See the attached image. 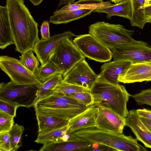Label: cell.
Instances as JSON below:
<instances>
[{
  "mask_svg": "<svg viewBox=\"0 0 151 151\" xmlns=\"http://www.w3.org/2000/svg\"><path fill=\"white\" fill-rule=\"evenodd\" d=\"M93 12L104 13L107 14L106 17L109 19L114 16L122 17L130 21L132 15V9L131 0H124L114 6L99 9H96Z\"/></svg>",
  "mask_w": 151,
  "mask_h": 151,
  "instance_id": "7402d4cb",
  "label": "cell"
},
{
  "mask_svg": "<svg viewBox=\"0 0 151 151\" xmlns=\"http://www.w3.org/2000/svg\"><path fill=\"white\" fill-rule=\"evenodd\" d=\"M38 134L45 133L68 125L70 120L52 116L36 113Z\"/></svg>",
  "mask_w": 151,
  "mask_h": 151,
  "instance_id": "ffe728a7",
  "label": "cell"
},
{
  "mask_svg": "<svg viewBox=\"0 0 151 151\" xmlns=\"http://www.w3.org/2000/svg\"><path fill=\"white\" fill-rule=\"evenodd\" d=\"M14 117L0 111V133L8 132L14 122Z\"/></svg>",
  "mask_w": 151,
  "mask_h": 151,
  "instance_id": "1f68e13d",
  "label": "cell"
},
{
  "mask_svg": "<svg viewBox=\"0 0 151 151\" xmlns=\"http://www.w3.org/2000/svg\"><path fill=\"white\" fill-rule=\"evenodd\" d=\"M88 151H116L114 148L106 145L96 143L93 144Z\"/></svg>",
  "mask_w": 151,
  "mask_h": 151,
  "instance_id": "8d00e7d4",
  "label": "cell"
},
{
  "mask_svg": "<svg viewBox=\"0 0 151 151\" xmlns=\"http://www.w3.org/2000/svg\"><path fill=\"white\" fill-rule=\"evenodd\" d=\"M89 33L107 47L130 43L134 40L132 36L134 31L125 28L120 24H111L104 21L97 22L89 27Z\"/></svg>",
  "mask_w": 151,
  "mask_h": 151,
  "instance_id": "5b68a950",
  "label": "cell"
},
{
  "mask_svg": "<svg viewBox=\"0 0 151 151\" xmlns=\"http://www.w3.org/2000/svg\"><path fill=\"white\" fill-rule=\"evenodd\" d=\"M98 111V106L93 104L86 110L70 120L67 134L96 127Z\"/></svg>",
  "mask_w": 151,
  "mask_h": 151,
  "instance_id": "ac0fdd59",
  "label": "cell"
},
{
  "mask_svg": "<svg viewBox=\"0 0 151 151\" xmlns=\"http://www.w3.org/2000/svg\"><path fill=\"white\" fill-rule=\"evenodd\" d=\"M97 76L84 59L63 76L62 81L90 90L96 80Z\"/></svg>",
  "mask_w": 151,
  "mask_h": 151,
  "instance_id": "8fae6325",
  "label": "cell"
},
{
  "mask_svg": "<svg viewBox=\"0 0 151 151\" xmlns=\"http://www.w3.org/2000/svg\"><path fill=\"white\" fill-rule=\"evenodd\" d=\"M62 72L52 62L49 60L45 64L38 67L35 74L37 79L43 83L52 76Z\"/></svg>",
  "mask_w": 151,
  "mask_h": 151,
  "instance_id": "4316f807",
  "label": "cell"
},
{
  "mask_svg": "<svg viewBox=\"0 0 151 151\" xmlns=\"http://www.w3.org/2000/svg\"><path fill=\"white\" fill-rule=\"evenodd\" d=\"M73 42L84 56L90 59L106 62L112 58V52L110 49L89 33L76 36Z\"/></svg>",
  "mask_w": 151,
  "mask_h": 151,
  "instance_id": "9c48e42d",
  "label": "cell"
},
{
  "mask_svg": "<svg viewBox=\"0 0 151 151\" xmlns=\"http://www.w3.org/2000/svg\"><path fill=\"white\" fill-rule=\"evenodd\" d=\"M8 132L0 133V151H11L9 136Z\"/></svg>",
  "mask_w": 151,
  "mask_h": 151,
  "instance_id": "e575fe53",
  "label": "cell"
},
{
  "mask_svg": "<svg viewBox=\"0 0 151 151\" xmlns=\"http://www.w3.org/2000/svg\"><path fill=\"white\" fill-rule=\"evenodd\" d=\"M114 61L128 60L132 64L151 62V46L134 40L131 43L117 46L112 49Z\"/></svg>",
  "mask_w": 151,
  "mask_h": 151,
  "instance_id": "ba28073f",
  "label": "cell"
},
{
  "mask_svg": "<svg viewBox=\"0 0 151 151\" xmlns=\"http://www.w3.org/2000/svg\"><path fill=\"white\" fill-rule=\"evenodd\" d=\"M91 106L86 105L64 94L55 92L37 101L34 106L36 113L69 120L85 111Z\"/></svg>",
  "mask_w": 151,
  "mask_h": 151,
  "instance_id": "3957f363",
  "label": "cell"
},
{
  "mask_svg": "<svg viewBox=\"0 0 151 151\" xmlns=\"http://www.w3.org/2000/svg\"><path fill=\"white\" fill-rule=\"evenodd\" d=\"M148 22L151 24V19H149L148 20Z\"/></svg>",
  "mask_w": 151,
  "mask_h": 151,
  "instance_id": "f6af8a7d",
  "label": "cell"
},
{
  "mask_svg": "<svg viewBox=\"0 0 151 151\" xmlns=\"http://www.w3.org/2000/svg\"><path fill=\"white\" fill-rule=\"evenodd\" d=\"M125 124L131 129L138 140L151 149V132L142 122L136 110L130 111L125 118Z\"/></svg>",
  "mask_w": 151,
  "mask_h": 151,
  "instance_id": "e0dca14e",
  "label": "cell"
},
{
  "mask_svg": "<svg viewBox=\"0 0 151 151\" xmlns=\"http://www.w3.org/2000/svg\"><path fill=\"white\" fill-rule=\"evenodd\" d=\"M132 15L130 21L132 26L137 27L142 29L145 24L148 22L145 14V0H131Z\"/></svg>",
  "mask_w": 151,
  "mask_h": 151,
  "instance_id": "cb8c5ba5",
  "label": "cell"
},
{
  "mask_svg": "<svg viewBox=\"0 0 151 151\" xmlns=\"http://www.w3.org/2000/svg\"><path fill=\"white\" fill-rule=\"evenodd\" d=\"M125 118L106 108L98 106L96 120L97 128L116 134L123 133Z\"/></svg>",
  "mask_w": 151,
  "mask_h": 151,
  "instance_id": "7c38bea8",
  "label": "cell"
},
{
  "mask_svg": "<svg viewBox=\"0 0 151 151\" xmlns=\"http://www.w3.org/2000/svg\"><path fill=\"white\" fill-rule=\"evenodd\" d=\"M93 11L91 9H79L64 14H53L50 17L49 22L55 24H66L89 15Z\"/></svg>",
  "mask_w": 151,
  "mask_h": 151,
  "instance_id": "603a6c76",
  "label": "cell"
},
{
  "mask_svg": "<svg viewBox=\"0 0 151 151\" xmlns=\"http://www.w3.org/2000/svg\"><path fill=\"white\" fill-rule=\"evenodd\" d=\"M90 91L83 87L63 82L62 81L57 86L54 92L65 95L80 92Z\"/></svg>",
  "mask_w": 151,
  "mask_h": 151,
  "instance_id": "f546056e",
  "label": "cell"
},
{
  "mask_svg": "<svg viewBox=\"0 0 151 151\" xmlns=\"http://www.w3.org/2000/svg\"><path fill=\"white\" fill-rule=\"evenodd\" d=\"M0 67L14 83L19 84L42 83L34 74L21 63L19 60L14 58L1 56Z\"/></svg>",
  "mask_w": 151,
  "mask_h": 151,
  "instance_id": "30bf717a",
  "label": "cell"
},
{
  "mask_svg": "<svg viewBox=\"0 0 151 151\" xmlns=\"http://www.w3.org/2000/svg\"><path fill=\"white\" fill-rule=\"evenodd\" d=\"M24 0H6L8 17L15 50L22 54L32 50L39 40L38 23Z\"/></svg>",
  "mask_w": 151,
  "mask_h": 151,
  "instance_id": "6da1fadb",
  "label": "cell"
},
{
  "mask_svg": "<svg viewBox=\"0 0 151 151\" xmlns=\"http://www.w3.org/2000/svg\"><path fill=\"white\" fill-rule=\"evenodd\" d=\"M132 63L128 60H118L107 63L101 67V71L97 76L96 80L117 84L119 76L128 68Z\"/></svg>",
  "mask_w": 151,
  "mask_h": 151,
  "instance_id": "9a60e30c",
  "label": "cell"
},
{
  "mask_svg": "<svg viewBox=\"0 0 151 151\" xmlns=\"http://www.w3.org/2000/svg\"><path fill=\"white\" fill-rule=\"evenodd\" d=\"M114 4L109 1H104L103 0H79L73 4L66 5L60 9L56 10L53 14H64L79 9H91L94 10Z\"/></svg>",
  "mask_w": 151,
  "mask_h": 151,
  "instance_id": "d6986e66",
  "label": "cell"
},
{
  "mask_svg": "<svg viewBox=\"0 0 151 151\" xmlns=\"http://www.w3.org/2000/svg\"><path fill=\"white\" fill-rule=\"evenodd\" d=\"M63 77L62 73L57 74L42 83L37 92V101L51 95L57 86L63 80Z\"/></svg>",
  "mask_w": 151,
  "mask_h": 151,
  "instance_id": "d4e9b609",
  "label": "cell"
},
{
  "mask_svg": "<svg viewBox=\"0 0 151 151\" xmlns=\"http://www.w3.org/2000/svg\"><path fill=\"white\" fill-rule=\"evenodd\" d=\"M41 39L42 40L47 39L50 36L49 30V24L47 21H44L41 27Z\"/></svg>",
  "mask_w": 151,
  "mask_h": 151,
  "instance_id": "d590c367",
  "label": "cell"
},
{
  "mask_svg": "<svg viewBox=\"0 0 151 151\" xmlns=\"http://www.w3.org/2000/svg\"><path fill=\"white\" fill-rule=\"evenodd\" d=\"M75 0H60L59 4L56 10H58V9L63 5H67L68 4H73L75 2Z\"/></svg>",
  "mask_w": 151,
  "mask_h": 151,
  "instance_id": "60d3db41",
  "label": "cell"
},
{
  "mask_svg": "<svg viewBox=\"0 0 151 151\" xmlns=\"http://www.w3.org/2000/svg\"><path fill=\"white\" fill-rule=\"evenodd\" d=\"M85 57L69 38H64L56 45L49 60L62 72L66 74L75 64Z\"/></svg>",
  "mask_w": 151,
  "mask_h": 151,
  "instance_id": "52a82bcc",
  "label": "cell"
},
{
  "mask_svg": "<svg viewBox=\"0 0 151 151\" xmlns=\"http://www.w3.org/2000/svg\"><path fill=\"white\" fill-rule=\"evenodd\" d=\"M24 128L23 126L15 124L8 132L11 151H16L22 145L21 139Z\"/></svg>",
  "mask_w": 151,
  "mask_h": 151,
  "instance_id": "f1b7e54d",
  "label": "cell"
},
{
  "mask_svg": "<svg viewBox=\"0 0 151 151\" xmlns=\"http://www.w3.org/2000/svg\"><path fill=\"white\" fill-rule=\"evenodd\" d=\"M77 137L92 143L112 147L116 151H146L147 150L136 139L123 133L116 134L99 129L96 127L83 129L73 133Z\"/></svg>",
  "mask_w": 151,
  "mask_h": 151,
  "instance_id": "277c9868",
  "label": "cell"
},
{
  "mask_svg": "<svg viewBox=\"0 0 151 151\" xmlns=\"http://www.w3.org/2000/svg\"><path fill=\"white\" fill-rule=\"evenodd\" d=\"M18 107L13 104L0 100V111L14 117L16 116V111Z\"/></svg>",
  "mask_w": 151,
  "mask_h": 151,
  "instance_id": "836d02e7",
  "label": "cell"
},
{
  "mask_svg": "<svg viewBox=\"0 0 151 151\" xmlns=\"http://www.w3.org/2000/svg\"><path fill=\"white\" fill-rule=\"evenodd\" d=\"M136 110L139 117L151 120V110L146 109H139Z\"/></svg>",
  "mask_w": 151,
  "mask_h": 151,
  "instance_id": "74e56055",
  "label": "cell"
},
{
  "mask_svg": "<svg viewBox=\"0 0 151 151\" xmlns=\"http://www.w3.org/2000/svg\"><path fill=\"white\" fill-rule=\"evenodd\" d=\"M151 1V0H145V2L144 4L145 7L149 4Z\"/></svg>",
  "mask_w": 151,
  "mask_h": 151,
  "instance_id": "ee69618b",
  "label": "cell"
},
{
  "mask_svg": "<svg viewBox=\"0 0 151 151\" xmlns=\"http://www.w3.org/2000/svg\"><path fill=\"white\" fill-rule=\"evenodd\" d=\"M74 36H76L70 31H67L55 34L47 39H39L32 50L36 54L41 65H43L49 60L54 48L60 41L65 38Z\"/></svg>",
  "mask_w": 151,
  "mask_h": 151,
  "instance_id": "4fadbf2b",
  "label": "cell"
},
{
  "mask_svg": "<svg viewBox=\"0 0 151 151\" xmlns=\"http://www.w3.org/2000/svg\"><path fill=\"white\" fill-rule=\"evenodd\" d=\"M66 141H56L43 145L40 151H88L93 143L76 136L73 133L70 134Z\"/></svg>",
  "mask_w": 151,
  "mask_h": 151,
  "instance_id": "5bb4252c",
  "label": "cell"
},
{
  "mask_svg": "<svg viewBox=\"0 0 151 151\" xmlns=\"http://www.w3.org/2000/svg\"><path fill=\"white\" fill-rule=\"evenodd\" d=\"M68 129L69 126L68 125L45 133L38 134L35 142L44 145L50 142L60 140L67 134Z\"/></svg>",
  "mask_w": 151,
  "mask_h": 151,
  "instance_id": "484cf974",
  "label": "cell"
},
{
  "mask_svg": "<svg viewBox=\"0 0 151 151\" xmlns=\"http://www.w3.org/2000/svg\"><path fill=\"white\" fill-rule=\"evenodd\" d=\"M145 14L147 19H151V4H149L145 7Z\"/></svg>",
  "mask_w": 151,
  "mask_h": 151,
  "instance_id": "f35d334b",
  "label": "cell"
},
{
  "mask_svg": "<svg viewBox=\"0 0 151 151\" xmlns=\"http://www.w3.org/2000/svg\"><path fill=\"white\" fill-rule=\"evenodd\" d=\"M42 83L19 84L12 81L0 84V100L29 108L37 101V92Z\"/></svg>",
  "mask_w": 151,
  "mask_h": 151,
  "instance_id": "8992f818",
  "label": "cell"
},
{
  "mask_svg": "<svg viewBox=\"0 0 151 151\" xmlns=\"http://www.w3.org/2000/svg\"><path fill=\"white\" fill-rule=\"evenodd\" d=\"M93 104L109 109L125 118L129 114L127 103L131 95L125 86L96 80L90 90Z\"/></svg>",
  "mask_w": 151,
  "mask_h": 151,
  "instance_id": "7a4b0ae2",
  "label": "cell"
},
{
  "mask_svg": "<svg viewBox=\"0 0 151 151\" xmlns=\"http://www.w3.org/2000/svg\"><path fill=\"white\" fill-rule=\"evenodd\" d=\"M132 97L137 104H146L151 106V89L143 90Z\"/></svg>",
  "mask_w": 151,
  "mask_h": 151,
  "instance_id": "d6a6232c",
  "label": "cell"
},
{
  "mask_svg": "<svg viewBox=\"0 0 151 151\" xmlns=\"http://www.w3.org/2000/svg\"><path fill=\"white\" fill-rule=\"evenodd\" d=\"M6 5L0 6V48L14 44Z\"/></svg>",
  "mask_w": 151,
  "mask_h": 151,
  "instance_id": "44dd1931",
  "label": "cell"
},
{
  "mask_svg": "<svg viewBox=\"0 0 151 151\" xmlns=\"http://www.w3.org/2000/svg\"><path fill=\"white\" fill-rule=\"evenodd\" d=\"M35 6L39 5L43 0H29Z\"/></svg>",
  "mask_w": 151,
  "mask_h": 151,
  "instance_id": "b9f144b4",
  "label": "cell"
},
{
  "mask_svg": "<svg viewBox=\"0 0 151 151\" xmlns=\"http://www.w3.org/2000/svg\"><path fill=\"white\" fill-rule=\"evenodd\" d=\"M151 78V65L145 63L131 64L119 76L120 82L129 83L148 81Z\"/></svg>",
  "mask_w": 151,
  "mask_h": 151,
  "instance_id": "2e32d148",
  "label": "cell"
},
{
  "mask_svg": "<svg viewBox=\"0 0 151 151\" xmlns=\"http://www.w3.org/2000/svg\"><path fill=\"white\" fill-rule=\"evenodd\" d=\"M65 95L87 106L93 104V97L90 91L78 92Z\"/></svg>",
  "mask_w": 151,
  "mask_h": 151,
  "instance_id": "4dcf8cb0",
  "label": "cell"
},
{
  "mask_svg": "<svg viewBox=\"0 0 151 151\" xmlns=\"http://www.w3.org/2000/svg\"><path fill=\"white\" fill-rule=\"evenodd\" d=\"M151 81V78H150V79H149L148 81Z\"/></svg>",
  "mask_w": 151,
  "mask_h": 151,
  "instance_id": "bcb514c9",
  "label": "cell"
},
{
  "mask_svg": "<svg viewBox=\"0 0 151 151\" xmlns=\"http://www.w3.org/2000/svg\"><path fill=\"white\" fill-rule=\"evenodd\" d=\"M151 4V1L150 2V4Z\"/></svg>",
  "mask_w": 151,
  "mask_h": 151,
  "instance_id": "7dc6e473",
  "label": "cell"
},
{
  "mask_svg": "<svg viewBox=\"0 0 151 151\" xmlns=\"http://www.w3.org/2000/svg\"><path fill=\"white\" fill-rule=\"evenodd\" d=\"M19 57L21 63L35 74L39 67V61L34 55L32 50H30L21 54Z\"/></svg>",
  "mask_w": 151,
  "mask_h": 151,
  "instance_id": "83f0119b",
  "label": "cell"
},
{
  "mask_svg": "<svg viewBox=\"0 0 151 151\" xmlns=\"http://www.w3.org/2000/svg\"><path fill=\"white\" fill-rule=\"evenodd\" d=\"M111 2L115 4H118L122 2L124 0H109Z\"/></svg>",
  "mask_w": 151,
  "mask_h": 151,
  "instance_id": "7bdbcfd3",
  "label": "cell"
},
{
  "mask_svg": "<svg viewBox=\"0 0 151 151\" xmlns=\"http://www.w3.org/2000/svg\"><path fill=\"white\" fill-rule=\"evenodd\" d=\"M140 118L142 123L151 132V120L143 117Z\"/></svg>",
  "mask_w": 151,
  "mask_h": 151,
  "instance_id": "ab89813d",
  "label": "cell"
}]
</instances>
